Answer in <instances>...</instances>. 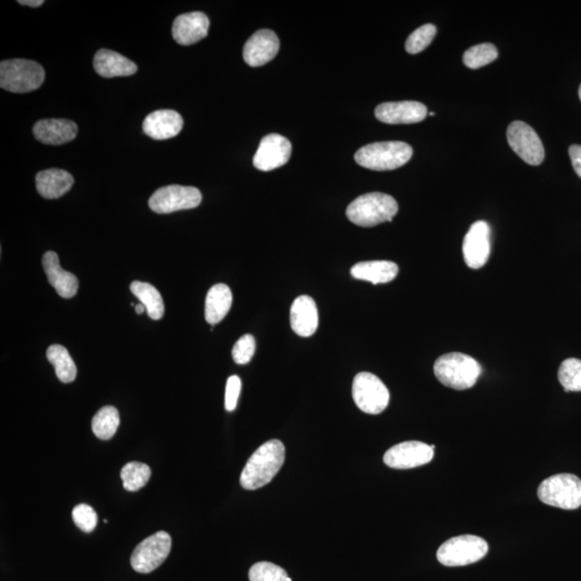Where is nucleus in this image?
Masks as SVG:
<instances>
[{"label":"nucleus","instance_id":"7c9ffc66","mask_svg":"<svg viewBox=\"0 0 581 581\" xmlns=\"http://www.w3.org/2000/svg\"><path fill=\"white\" fill-rule=\"evenodd\" d=\"M558 378L565 392H581V360L572 358L563 360Z\"/></svg>","mask_w":581,"mask_h":581},{"label":"nucleus","instance_id":"aec40b11","mask_svg":"<svg viewBox=\"0 0 581 581\" xmlns=\"http://www.w3.org/2000/svg\"><path fill=\"white\" fill-rule=\"evenodd\" d=\"M33 133L40 143L59 145L77 137V124L64 119L42 120L34 125Z\"/></svg>","mask_w":581,"mask_h":581},{"label":"nucleus","instance_id":"79ce46f5","mask_svg":"<svg viewBox=\"0 0 581 581\" xmlns=\"http://www.w3.org/2000/svg\"><path fill=\"white\" fill-rule=\"evenodd\" d=\"M287 581H292V579H290V577H288V578H287Z\"/></svg>","mask_w":581,"mask_h":581},{"label":"nucleus","instance_id":"bb28decb","mask_svg":"<svg viewBox=\"0 0 581 581\" xmlns=\"http://www.w3.org/2000/svg\"><path fill=\"white\" fill-rule=\"evenodd\" d=\"M47 358L55 369L58 378L64 383L74 382L77 377V368L70 357L68 350L61 345H52L47 350Z\"/></svg>","mask_w":581,"mask_h":581},{"label":"nucleus","instance_id":"20e7f679","mask_svg":"<svg viewBox=\"0 0 581 581\" xmlns=\"http://www.w3.org/2000/svg\"><path fill=\"white\" fill-rule=\"evenodd\" d=\"M413 153V148L403 142L374 143L359 149L354 159L360 167L385 172L404 167Z\"/></svg>","mask_w":581,"mask_h":581},{"label":"nucleus","instance_id":"ddd939ff","mask_svg":"<svg viewBox=\"0 0 581 581\" xmlns=\"http://www.w3.org/2000/svg\"><path fill=\"white\" fill-rule=\"evenodd\" d=\"M292 153L290 140L279 134H269L260 140L258 151L253 158L255 168L270 172L289 162Z\"/></svg>","mask_w":581,"mask_h":581},{"label":"nucleus","instance_id":"ea45409f","mask_svg":"<svg viewBox=\"0 0 581 581\" xmlns=\"http://www.w3.org/2000/svg\"><path fill=\"white\" fill-rule=\"evenodd\" d=\"M579 98L581 100V85H580V88H579Z\"/></svg>","mask_w":581,"mask_h":581},{"label":"nucleus","instance_id":"2f4dec72","mask_svg":"<svg viewBox=\"0 0 581 581\" xmlns=\"http://www.w3.org/2000/svg\"><path fill=\"white\" fill-rule=\"evenodd\" d=\"M436 33H438V29L433 24H425L423 27L415 29L406 42V51L410 54L422 52L433 42Z\"/></svg>","mask_w":581,"mask_h":581},{"label":"nucleus","instance_id":"9b49d317","mask_svg":"<svg viewBox=\"0 0 581 581\" xmlns=\"http://www.w3.org/2000/svg\"><path fill=\"white\" fill-rule=\"evenodd\" d=\"M507 140L510 148L525 163L538 167L545 159L542 140L527 123L515 121L507 128Z\"/></svg>","mask_w":581,"mask_h":581},{"label":"nucleus","instance_id":"a878e982","mask_svg":"<svg viewBox=\"0 0 581 581\" xmlns=\"http://www.w3.org/2000/svg\"><path fill=\"white\" fill-rule=\"evenodd\" d=\"M130 290L147 309L148 315L153 320L163 318L165 306L162 295L152 284L142 282H134L130 284Z\"/></svg>","mask_w":581,"mask_h":581},{"label":"nucleus","instance_id":"6ab92c4d","mask_svg":"<svg viewBox=\"0 0 581 581\" xmlns=\"http://www.w3.org/2000/svg\"><path fill=\"white\" fill-rule=\"evenodd\" d=\"M143 132L155 140L176 137L183 128V119L174 110H158L143 121Z\"/></svg>","mask_w":581,"mask_h":581},{"label":"nucleus","instance_id":"1a4fd4ad","mask_svg":"<svg viewBox=\"0 0 581 581\" xmlns=\"http://www.w3.org/2000/svg\"><path fill=\"white\" fill-rule=\"evenodd\" d=\"M170 549H172V538L164 531H159L149 536L135 548L130 564L138 573H151L167 559Z\"/></svg>","mask_w":581,"mask_h":581},{"label":"nucleus","instance_id":"2eb2a0df","mask_svg":"<svg viewBox=\"0 0 581 581\" xmlns=\"http://www.w3.org/2000/svg\"><path fill=\"white\" fill-rule=\"evenodd\" d=\"M280 48L279 38L270 29H260L244 47V62L252 67L267 65L275 58Z\"/></svg>","mask_w":581,"mask_h":581},{"label":"nucleus","instance_id":"412c9836","mask_svg":"<svg viewBox=\"0 0 581 581\" xmlns=\"http://www.w3.org/2000/svg\"><path fill=\"white\" fill-rule=\"evenodd\" d=\"M43 265L50 284L57 290L59 297L72 298L77 294L79 288L78 278L61 267L57 253L52 252L44 253Z\"/></svg>","mask_w":581,"mask_h":581},{"label":"nucleus","instance_id":"393cba45","mask_svg":"<svg viewBox=\"0 0 581 581\" xmlns=\"http://www.w3.org/2000/svg\"><path fill=\"white\" fill-rule=\"evenodd\" d=\"M233 294L227 284L219 283L210 288L205 303V318L209 324L221 322L232 307Z\"/></svg>","mask_w":581,"mask_h":581},{"label":"nucleus","instance_id":"0eeeda50","mask_svg":"<svg viewBox=\"0 0 581 581\" xmlns=\"http://www.w3.org/2000/svg\"><path fill=\"white\" fill-rule=\"evenodd\" d=\"M488 543L479 536L461 535L453 538L440 546L438 550L439 563L449 568L465 566L478 562L487 555Z\"/></svg>","mask_w":581,"mask_h":581},{"label":"nucleus","instance_id":"58836bf2","mask_svg":"<svg viewBox=\"0 0 581 581\" xmlns=\"http://www.w3.org/2000/svg\"><path fill=\"white\" fill-rule=\"evenodd\" d=\"M145 307L143 306V304H138L136 305V307H135V310H136V313L138 314H142L144 312Z\"/></svg>","mask_w":581,"mask_h":581},{"label":"nucleus","instance_id":"4be33fe9","mask_svg":"<svg viewBox=\"0 0 581 581\" xmlns=\"http://www.w3.org/2000/svg\"><path fill=\"white\" fill-rule=\"evenodd\" d=\"M94 69L104 78L128 77L137 72V65L117 52L103 49L95 54Z\"/></svg>","mask_w":581,"mask_h":581},{"label":"nucleus","instance_id":"4468645a","mask_svg":"<svg viewBox=\"0 0 581 581\" xmlns=\"http://www.w3.org/2000/svg\"><path fill=\"white\" fill-rule=\"evenodd\" d=\"M491 229L484 221L475 222L465 235L463 257L469 268L479 269L488 262L491 253Z\"/></svg>","mask_w":581,"mask_h":581},{"label":"nucleus","instance_id":"473e14b6","mask_svg":"<svg viewBox=\"0 0 581 581\" xmlns=\"http://www.w3.org/2000/svg\"><path fill=\"white\" fill-rule=\"evenodd\" d=\"M287 572L270 562H259L249 570L250 581H287Z\"/></svg>","mask_w":581,"mask_h":581},{"label":"nucleus","instance_id":"f03ea898","mask_svg":"<svg viewBox=\"0 0 581 581\" xmlns=\"http://www.w3.org/2000/svg\"><path fill=\"white\" fill-rule=\"evenodd\" d=\"M483 369L480 364L468 354L453 352L436 360L434 374L445 387L458 391L473 388Z\"/></svg>","mask_w":581,"mask_h":581},{"label":"nucleus","instance_id":"7ed1b4c3","mask_svg":"<svg viewBox=\"0 0 581 581\" xmlns=\"http://www.w3.org/2000/svg\"><path fill=\"white\" fill-rule=\"evenodd\" d=\"M399 212L397 200L388 194L374 192L360 195L347 208V218L362 228L392 222Z\"/></svg>","mask_w":581,"mask_h":581},{"label":"nucleus","instance_id":"e433bc0d","mask_svg":"<svg viewBox=\"0 0 581 581\" xmlns=\"http://www.w3.org/2000/svg\"><path fill=\"white\" fill-rule=\"evenodd\" d=\"M569 154L576 174L581 178V145H570Z\"/></svg>","mask_w":581,"mask_h":581},{"label":"nucleus","instance_id":"f8f14e48","mask_svg":"<svg viewBox=\"0 0 581 581\" xmlns=\"http://www.w3.org/2000/svg\"><path fill=\"white\" fill-rule=\"evenodd\" d=\"M434 458V449L421 442H405L393 445L383 455L391 469H409L422 467Z\"/></svg>","mask_w":581,"mask_h":581},{"label":"nucleus","instance_id":"b1692460","mask_svg":"<svg viewBox=\"0 0 581 581\" xmlns=\"http://www.w3.org/2000/svg\"><path fill=\"white\" fill-rule=\"evenodd\" d=\"M354 279L373 284L389 283L399 275V267L390 260H368L354 265L350 270Z\"/></svg>","mask_w":581,"mask_h":581},{"label":"nucleus","instance_id":"9d476101","mask_svg":"<svg viewBox=\"0 0 581 581\" xmlns=\"http://www.w3.org/2000/svg\"><path fill=\"white\" fill-rule=\"evenodd\" d=\"M202 193L197 188L167 185L153 193L149 199V207L154 213L167 214L197 208L202 203Z\"/></svg>","mask_w":581,"mask_h":581},{"label":"nucleus","instance_id":"cd10ccee","mask_svg":"<svg viewBox=\"0 0 581 581\" xmlns=\"http://www.w3.org/2000/svg\"><path fill=\"white\" fill-rule=\"evenodd\" d=\"M120 424V415L117 408L113 406H106L99 409L94 415L92 430L97 438L103 440L112 439L117 433Z\"/></svg>","mask_w":581,"mask_h":581},{"label":"nucleus","instance_id":"4c0bfd02","mask_svg":"<svg viewBox=\"0 0 581 581\" xmlns=\"http://www.w3.org/2000/svg\"><path fill=\"white\" fill-rule=\"evenodd\" d=\"M18 3L22 4V6H28L33 8L43 6L44 4L43 0H19Z\"/></svg>","mask_w":581,"mask_h":581},{"label":"nucleus","instance_id":"5701e85b","mask_svg":"<svg viewBox=\"0 0 581 581\" xmlns=\"http://www.w3.org/2000/svg\"><path fill=\"white\" fill-rule=\"evenodd\" d=\"M74 179L66 170L52 168L36 176L37 191L43 198L57 199L73 188Z\"/></svg>","mask_w":581,"mask_h":581},{"label":"nucleus","instance_id":"6e6552de","mask_svg":"<svg viewBox=\"0 0 581 581\" xmlns=\"http://www.w3.org/2000/svg\"><path fill=\"white\" fill-rule=\"evenodd\" d=\"M352 398L355 405L365 414H379L388 407L390 393L377 376L360 373L352 384Z\"/></svg>","mask_w":581,"mask_h":581},{"label":"nucleus","instance_id":"72a5a7b5","mask_svg":"<svg viewBox=\"0 0 581 581\" xmlns=\"http://www.w3.org/2000/svg\"><path fill=\"white\" fill-rule=\"evenodd\" d=\"M73 519L80 530L91 533L97 525V514L91 506L79 504L73 510Z\"/></svg>","mask_w":581,"mask_h":581},{"label":"nucleus","instance_id":"f3484780","mask_svg":"<svg viewBox=\"0 0 581 581\" xmlns=\"http://www.w3.org/2000/svg\"><path fill=\"white\" fill-rule=\"evenodd\" d=\"M209 25V19L203 12L182 14L174 19L173 25L174 42L182 46H191L207 37Z\"/></svg>","mask_w":581,"mask_h":581},{"label":"nucleus","instance_id":"dca6fc26","mask_svg":"<svg viewBox=\"0 0 581 581\" xmlns=\"http://www.w3.org/2000/svg\"><path fill=\"white\" fill-rule=\"evenodd\" d=\"M376 118L385 124H414L423 121L428 109L419 102L383 103L375 110Z\"/></svg>","mask_w":581,"mask_h":581},{"label":"nucleus","instance_id":"f257e3e1","mask_svg":"<svg viewBox=\"0 0 581 581\" xmlns=\"http://www.w3.org/2000/svg\"><path fill=\"white\" fill-rule=\"evenodd\" d=\"M284 460V445L278 439L268 440L248 460L240 476V484L245 490L264 487L282 469Z\"/></svg>","mask_w":581,"mask_h":581},{"label":"nucleus","instance_id":"c756f323","mask_svg":"<svg viewBox=\"0 0 581 581\" xmlns=\"http://www.w3.org/2000/svg\"><path fill=\"white\" fill-rule=\"evenodd\" d=\"M499 58L497 47L492 43H482L469 48L463 55L465 66L478 69L495 61Z\"/></svg>","mask_w":581,"mask_h":581},{"label":"nucleus","instance_id":"a211bd4d","mask_svg":"<svg viewBox=\"0 0 581 581\" xmlns=\"http://www.w3.org/2000/svg\"><path fill=\"white\" fill-rule=\"evenodd\" d=\"M290 328L300 337H310L317 332L319 315L314 300L302 295L294 300L290 313Z\"/></svg>","mask_w":581,"mask_h":581},{"label":"nucleus","instance_id":"c9c22d12","mask_svg":"<svg viewBox=\"0 0 581 581\" xmlns=\"http://www.w3.org/2000/svg\"><path fill=\"white\" fill-rule=\"evenodd\" d=\"M240 391H242V380L238 376H232L228 379L227 389H225V409L228 412H233L237 407Z\"/></svg>","mask_w":581,"mask_h":581},{"label":"nucleus","instance_id":"39448f33","mask_svg":"<svg viewBox=\"0 0 581 581\" xmlns=\"http://www.w3.org/2000/svg\"><path fill=\"white\" fill-rule=\"evenodd\" d=\"M46 73L42 65L28 59H10L0 64V87L12 93H29L42 87Z\"/></svg>","mask_w":581,"mask_h":581},{"label":"nucleus","instance_id":"423d86ee","mask_svg":"<svg viewBox=\"0 0 581 581\" xmlns=\"http://www.w3.org/2000/svg\"><path fill=\"white\" fill-rule=\"evenodd\" d=\"M538 497L553 507L577 509L581 506V480L572 474L551 476L539 484Z\"/></svg>","mask_w":581,"mask_h":581},{"label":"nucleus","instance_id":"a19ab883","mask_svg":"<svg viewBox=\"0 0 581 581\" xmlns=\"http://www.w3.org/2000/svg\"><path fill=\"white\" fill-rule=\"evenodd\" d=\"M430 117H434L435 113L434 112H430Z\"/></svg>","mask_w":581,"mask_h":581},{"label":"nucleus","instance_id":"c85d7f7f","mask_svg":"<svg viewBox=\"0 0 581 581\" xmlns=\"http://www.w3.org/2000/svg\"><path fill=\"white\" fill-rule=\"evenodd\" d=\"M151 477V469L147 464L129 462L121 470V479L125 490L130 492L143 489Z\"/></svg>","mask_w":581,"mask_h":581},{"label":"nucleus","instance_id":"f704fd0d","mask_svg":"<svg viewBox=\"0 0 581 581\" xmlns=\"http://www.w3.org/2000/svg\"><path fill=\"white\" fill-rule=\"evenodd\" d=\"M255 339L252 334L244 335L235 344L232 355L235 363L239 365L248 364L255 353Z\"/></svg>","mask_w":581,"mask_h":581}]
</instances>
